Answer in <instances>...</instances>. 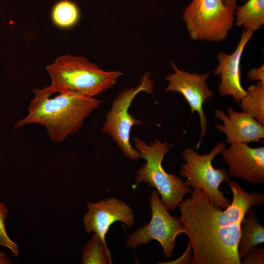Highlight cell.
<instances>
[{"instance_id": "1", "label": "cell", "mask_w": 264, "mask_h": 264, "mask_svg": "<svg viewBox=\"0 0 264 264\" xmlns=\"http://www.w3.org/2000/svg\"><path fill=\"white\" fill-rule=\"evenodd\" d=\"M230 204L222 209L201 189H193L179 205L178 219L192 247V264H241L238 253L241 222L252 207L264 203V195L249 193L230 180Z\"/></svg>"}, {"instance_id": "2", "label": "cell", "mask_w": 264, "mask_h": 264, "mask_svg": "<svg viewBox=\"0 0 264 264\" xmlns=\"http://www.w3.org/2000/svg\"><path fill=\"white\" fill-rule=\"evenodd\" d=\"M28 113L16 123L19 128L30 124L45 127L50 140L64 141L82 127L90 114L101 105L102 101L65 90H56L50 86L33 89Z\"/></svg>"}, {"instance_id": "3", "label": "cell", "mask_w": 264, "mask_h": 264, "mask_svg": "<svg viewBox=\"0 0 264 264\" xmlns=\"http://www.w3.org/2000/svg\"><path fill=\"white\" fill-rule=\"evenodd\" d=\"M54 90H65L95 97L113 87L122 72L107 71L82 56L66 54L46 66Z\"/></svg>"}, {"instance_id": "4", "label": "cell", "mask_w": 264, "mask_h": 264, "mask_svg": "<svg viewBox=\"0 0 264 264\" xmlns=\"http://www.w3.org/2000/svg\"><path fill=\"white\" fill-rule=\"evenodd\" d=\"M133 142L140 158L146 161L136 172L135 184L144 182L154 188L165 208L174 211L192 190L185 181L168 173L163 168L162 162L170 146L168 142L157 139L148 145L137 136L133 137Z\"/></svg>"}, {"instance_id": "5", "label": "cell", "mask_w": 264, "mask_h": 264, "mask_svg": "<svg viewBox=\"0 0 264 264\" xmlns=\"http://www.w3.org/2000/svg\"><path fill=\"white\" fill-rule=\"evenodd\" d=\"M226 147L220 142L207 154H200L194 149L186 148L182 153L185 163L181 167L180 175L186 178V184L193 189L202 190L209 199L219 208L224 209L231 203L220 186L223 182L228 183L230 176L224 168H215L214 158Z\"/></svg>"}, {"instance_id": "6", "label": "cell", "mask_w": 264, "mask_h": 264, "mask_svg": "<svg viewBox=\"0 0 264 264\" xmlns=\"http://www.w3.org/2000/svg\"><path fill=\"white\" fill-rule=\"evenodd\" d=\"M154 86L150 74L145 73L136 88L125 89L115 98L103 124L102 132L109 135L124 156L131 160H138L140 155L131 144V131L133 126L141 125L142 121L135 118L129 113V110L137 94L142 91L152 93Z\"/></svg>"}, {"instance_id": "7", "label": "cell", "mask_w": 264, "mask_h": 264, "mask_svg": "<svg viewBox=\"0 0 264 264\" xmlns=\"http://www.w3.org/2000/svg\"><path fill=\"white\" fill-rule=\"evenodd\" d=\"M234 14L222 0H192L184 11L183 20L192 40L220 42L232 27Z\"/></svg>"}, {"instance_id": "8", "label": "cell", "mask_w": 264, "mask_h": 264, "mask_svg": "<svg viewBox=\"0 0 264 264\" xmlns=\"http://www.w3.org/2000/svg\"><path fill=\"white\" fill-rule=\"evenodd\" d=\"M152 216L150 221L130 234L126 240L128 248L135 249L156 240L160 244L164 256L170 258L173 254L176 237L184 230L178 218L171 216L155 189L150 198Z\"/></svg>"}, {"instance_id": "9", "label": "cell", "mask_w": 264, "mask_h": 264, "mask_svg": "<svg viewBox=\"0 0 264 264\" xmlns=\"http://www.w3.org/2000/svg\"><path fill=\"white\" fill-rule=\"evenodd\" d=\"M171 66L174 70L165 78L168 85L164 92H176L181 94L188 104L191 114L196 112L199 117L201 136L197 146L198 148L201 139L206 133L207 120L203 110V104L214 95L207 82L210 72L203 74L191 73L179 69L172 62Z\"/></svg>"}, {"instance_id": "10", "label": "cell", "mask_w": 264, "mask_h": 264, "mask_svg": "<svg viewBox=\"0 0 264 264\" xmlns=\"http://www.w3.org/2000/svg\"><path fill=\"white\" fill-rule=\"evenodd\" d=\"M83 223L85 232L97 234L106 243V236L111 224L120 221L129 227L135 224L133 209L127 203L115 197L88 202Z\"/></svg>"}, {"instance_id": "11", "label": "cell", "mask_w": 264, "mask_h": 264, "mask_svg": "<svg viewBox=\"0 0 264 264\" xmlns=\"http://www.w3.org/2000/svg\"><path fill=\"white\" fill-rule=\"evenodd\" d=\"M228 166L230 177L253 184L264 183V147H249L247 144H231L220 153Z\"/></svg>"}, {"instance_id": "12", "label": "cell", "mask_w": 264, "mask_h": 264, "mask_svg": "<svg viewBox=\"0 0 264 264\" xmlns=\"http://www.w3.org/2000/svg\"><path fill=\"white\" fill-rule=\"evenodd\" d=\"M253 33L251 31L243 30L235 50L231 54L222 51L219 52V64L213 72L215 75L220 76L221 81L218 88L220 95L231 96L238 103L246 93V90L241 83V59Z\"/></svg>"}, {"instance_id": "13", "label": "cell", "mask_w": 264, "mask_h": 264, "mask_svg": "<svg viewBox=\"0 0 264 264\" xmlns=\"http://www.w3.org/2000/svg\"><path fill=\"white\" fill-rule=\"evenodd\" d=\"M228 114L215 109V117L223 124H215L216 128L226 135V142L230 144L260 142L264 138V125L248 114L239 112L231 108L227 109Z\"/></svg>"}, {"instance_id": "14", "label": "cell", "mask_w": 264, "mask_h": 264, "mask_svg": "<svg viewBox=\"0 0 264 264\" xmlns=\"http://www.w3.org/2000/svg\"><path fill=\"white\" fill-rule=\"evenodd\" d=\"M264 242V227L259 223L255 210L251 208L241 224L238 253L243 259L257 245Z\"/></svg>"}, {"instance_id": "15", "label": "cell", "mask_w": 264, "mask_h": 264, "mask_svg": "<svg viewBox=\"0 0 264 264\" xmlns=\"http://www.w3.org/2000/svg\"><path fill=\"white\" fill-rule=\"evenodd\" d=\"M235 13V25L254 32L264 23V0H247Z\"/></svg>"}, {"instance_id": "16", "label": "cell", "mask_w": 264, "mask_h": 264, "mask_svg": "<svg viewBox=\"0 0 264 264\" xmlns=\"http://www.w3.org/2000/svg\"><path fill=\"white\" fill-rule=\"evenodd\" d=\"M240 104L242 111L264 125V83L258 82L248 86Z\"/></svg>"}, {"instance_id": "17", "label": "cell", "mask_w": 264, "mask_h": 264, "mask_svg": "<svg viewBox=\"0 0 264 264\" xmlns=\"http://www.w3.org/2000/svg\"><path fill=\"white\" fill-rule=\"evenodd\" d=\"M83 264H112L110 249L100 238L93 233L84 245L82 256Z\"/></svg>"}, {"instance_id": "18", "label": "cell", "mask_w": 264, "mask_h": 264, "mask_svg": "<svg viewBox=\"0 0 264 264\" xmlns=\"http://www.w3.org/2000/svg\"><path fill=\"white\" fill-rule=\"evenodd\" d=\"M80 10L77 4L70 0H61L52 7L51 18L57 27L66 29L75 25L80 18Z\"/></svg>"}, {"instance_id": "19", "label": "cell", "mask_w": 264, "mask_h": 264, "mask_svg": "<svg viewBox=\"0 0 264 264\" xmlns=\"http://www.w3.org/2000/svg\"><path fill=\"white\" fill-rule=\"evenodd\" d=\"M8 214L6 206L0 202V245L9 249L14 256L19 254L18 245L9 237L6 228L5 220Z\"/></svg>"}, {"instance_id": "20", "label": "cell", "mask_w": 264, "mask_h": 264, "mask_svg": "<svg viewBox=\"0 0 264 264\" xmlns=\"http://www.w3.org/2000/svg\"><path fill=\"white\" fill-rule=\"evenodd\" d=\"M243 264H264V247L253 248L243 259Z\"/></svg>"}, {"instance_id": "21", "label": "cell", "mask_w": 264, "mask_h": 264, "mask_svg": "<svg viewBox=\"0 0 264 264\" xmlns=\"http://www.w3.org/2000/svg\"><path fill=\"white\" fill-rule=\"evenodd\" d=\"M192 247L189 241L187 246L184 253L179 258L173 261L159 263L163 264H192Z\"/></svg>"}, {"instance_id": "22", "label": "cell", "mask_w": 264, "mask_h": 264, "mask_svg": "<svg viewBox=\"0 0 264 264\" xmlns=\"http://www.w3.org/2000/svg\"><path fill=\"white\" fill-rule=\"evenodd\" d=\"M247 79L249 81H253L264 83V65L258 68L250 69L247 73Z\"/></svg>"}, {"instance_id": "23", "label": "cell", "mask_w": 264, "mask_h": 264, "mask_svg": "<svg viewBox=\"0 0 264 264\" xmlns=\"http://www.w3.org/2000/svg\"><path fill=\"white\" fill-rule=\"evenodd\" d=\"M224 5L228 7L235 14L237 9V5L236 0H222Z\"/></svg>"}, {"instance_id": "24", "label": "cell", "mask_w": 264, "mask_h": 264, "mask_svg": "<svg viewBox=\"0 0 264 264\" xmlns=\"http://www.w3.org/2000/svg\"><path fill=\"white\" fill-rule=\"evenodd\" d=\"M11 261L4 252L0 251V264H10Z\"/></svg>"}]
</instances>
